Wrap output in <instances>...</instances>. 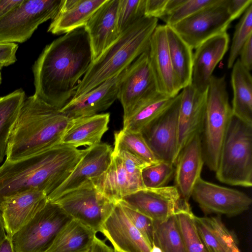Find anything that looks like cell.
Listing matches in <instances>:
<instances>
[{"instance_id": "6da1fadb", "label": "cell", "mask_w": 252, "mask_h": 252, "mask_svg": "<svg viewBox=\"0 0 252 252\" xmlns=\"http://www.w3.org/2000/svg\"><path fill=\"white\" fill-rule=\"evenodd\" d=\"M92 62L84 27L56 39L46 46L33 65L34 94L61 110L74 96Z\"/></svg>"}, {"instance_id": "7a4b0ae2", "label": "cell", "mask_w": 252, "mask_h": 252, "mask_svg": "<svg viewBox=\"0 0 252 252\" xmlns=\"http://www.w3.org/2000/svg\"><path fill=\"white\" fill-rule=\"evenodd\" d=\"M86 149L61 143L0 166V204L18 193L38 189L47 196L69 177Z\"/></svg>"}, {"instance_id": "3957f363", "label": "cell", "mask_w": 252, "mask_h": 252, "mask_svg": "<svg viewBox=\"0 0 252 252\" xmlns=\"http://www.w3.org/2000/svg\"><path fill=\"white\" fill-rule=\"evenodd\" d=\"M72 121L34 94L25 98L9 137L5 160L16 161L61 144Z\"/></svg>"}, {"instance_id": "277c9868", "label": "cell", "mask_w": 252, "mask_h": 252, "mask_svg": "<svg viewBox=\"0 0 252 252\" xmlns=\"http://www.w3.org/2000/svg\"><path fill=\"white\" fill-rule=\"evenodd\" d=\"M158 22L156 18L144 17L122 32L118 39L92 63L72 99L115 76L148 50L150 40Z\"/></svg>"}, {"instance_id": "5b68a950", "label": "cell", "mask_w": 252, "mask_h": 252, "mask_svg": "<svg viewBox=\"0 0 252 252\" xmlns=\"http://www.w3.org/2000/svg\"><path fill=\"white\" fill-rule=\"evenodd\" d=\"M217 179L230 186H252V125L233 115L220 150Z\"/></svg>"}, {"instance_id": "8992f818", "label": "cell", "mask_w": 252, "mask_h": 252, "mask_svg": "<svg viewBox=\"0 0 252 252\" xmlns=\"http://www.w3.org/2000/svg\"><path fill=\"white\" fill-rule=\"evenodd\" d=\"M232 116L225 76L213 75L206 91L205 117L201 136L204 163L213 171L217 169L221 147Z\"/></svg>"}, {"instance_id": "52a82bcc", "label": "cell", "mask_w": 252, "mask_h": 252, "mask_svg": "<svg viewBox=\"0 0 252 252\" xmlns=\"http://www.w3.org/2000/svg\"><path fill=\"white\" fill-rule=\"evenodd\" d=\"M72 220L56 202L48 200L10 238L14 252H46L61 230Z\"/></svg>"}, {"instance_id": "ba28073f", "label": "cell", "mask_w": 252, "mask_h": 252, "mask_svg": "<svg viewBox=\"0 0 252 252\" xmlns=\"http://www.w3.org/2000/svg\"><path fill=\"white\" fill-rule=\"evenodd\" d=\"M63 0H24L0 18V43H23L57 15Z\"/></svg>"}, {"instance_id": "9c48e42d", "label": "cell", "mask_w": 252, "mask_h": 252, "mask_svg": "<svg viewBox=\"0 0 252 252\" xmlns=\"http://www.w3.org/2000/svg\"><path fill=\"white\" fill-rule=\"evenodd\" d=\"M53 202L57 203L72 219L96 233L110 214L116 203L100 192L89 181L64 193Z\"/></svg>"}, {"instance_id": "30bf717a", "label": "cell", "mask_w": 252, "mask_h": 252, "mask_svg": "<svg viewBox=\"0 0 252 252\" xmlns=\"http://www.w3.org/2000/svg\"><path fill=\"white\" fill-rule=\"evenodd\" d=\"M227 4V0H218L171 27L192 50L196 49L208 39L226 32L232 21Z\"/></svg>"}, {"instance_id": "8fae6325", "label": "cell", "mask_w": 252, "mask_h": 252, "mask_svg": "<svg viewBox=\"0 0 252 252\" xmlns=\"http://www.w3.org/2000/svg\"><path fill=\"white\" fill-rule=\"evenodd\" d=\"M158 93L149 62L148 50L124 69L120 80L118 99L123 109V121L140 104Z\"/></svg>"}, {"instance_id": "7c38bea8", "label": "cell", "mask_w": 252, "mask_h": 252, "mask_svg": "<svg viewBox=\"0 0 252 252\" xmlns=\"http://www.w3.org/2000/svg\"><path fill=\"white\" fill-rule=\"evenodd\" d=\"M191 197L204 213L229 217L247 211L252 203L246 193L207 182L201 177L195 183Z\"/></svg>"}, {"instance_id": "4fadbf2b", "label": "cell", "mask_w": 252, "mask_h": 252, "mask_svg": "<svg viewBox=\"0 0 252 252\" xmlns=\"http://www.w3.org/2000/svg\"><path fill=\"white\" fill-rule=\"evenodd\" d=\"M121 200L154 221H163L189 205L185 202L175 186L144 189L124 197Z\"/></svg>"}, {"instance_id": "5bb4252c", "label": "cell", "mask_w": 252, "mask_h": 252, "mask_svg": "<svg viewBox=\"0 0 252 252\" xmlns=\"http://www.w3.org/2000/svg\"><path fill=\"white\" fill-rule=\"evenodd\" d=\"M181 98L180 92L161 117L141 133L159 160L173 164L178 157V123Z\"/></svg>"}, {"instance_id": "9a60e30c", "label": "cell", "mask_w": 252, "mask_h": 252, "mask_svg": "<svg viewBox=\"0 0 252 252\" xmlns=\"http://www.w3.org/2000/svg\"><path fill=\"white\" fill-rule=\"evenodd\" d=\"M86 152L67 179L47 196L53 201L59 196L74 189L104 173L110 164L113 149L106 143L87 147Z\"/></svg>"}, {"instance_id": "2e32d148", "label": "cell", "mask_w": 252, "mask_h": 252, "mask_svg": "<svg viewBox=\"0 0 252 252\" xmlns=\"http://www.w3.org/2000/svg\"><path fill=\"white\" fill-rule=\"evenodd\" d=\"M181 93L178 123V156L191 138L196 134L201 135L206 107V92H200L190 84L183 88Z\"/></svg>"}, {"instance_id": "e0dca14e", "label": "cell", "mask_w": 252, "mask_h": 252, "mask_svg": "<svg viewBox=\"0 0 252 252\" xmlns=\"http://www.w3.org/2000/svg\"><path fill=\"white\" fill-rule=\"evenodd\" d=\"M119 3V0H106L84 27L89 38L93 62L98 58L121 34L117 26Z\"/></svg>"}, {"instance_id": "ac0fdd59", "label": "cell", "mask_w": 252, "mask_h": 252, "mask_svg": "<svg viewBox=\"0 0 252 252\" xmlns=\"http://www.w3.org/2000/svg\"><path fill=\"white\" fill-rule=\"evenodd\" d=\"M149 59L158 92L171 97L178 94L181 90L172 68L165 25H158L151 35Z\"/></svg>"}, {"instance_id": "d6986e66", "label": "cell", "mask_w": 252, "mask_h": 252, "mask_svg": "<svg viewBox=\"0 0 252 252\" xmlns=\"http://www.w3.org/2000/svg\"><path fill=\"white\" fill-rule=\"evenodd\" d=\"M100 232L121 252H150L152 247L133 225L121 205L116 203Z\"/></svg>"}, {"instance_id": "ffe728a7", "label": "cell", "mask_w": 252, "mask_h": 252, "mask_svg": "<svg viewBox=\"0 0 252 252\" xmlns=\"http://www.w3.org/2000/svg\"><path fill=\"white\" fill-rule=\"evenodd\" d=\"M124 70L88 93L72 99L61 111L69 119H74L107 110L118 99L119 82Z\"/></svg>"}, {"instance_id": "44dd1931", "label": "cell", "mask_w": 252, "mask_h": 252, "mask_svg": "<svg viewBox=\"0 0 252 252\" xmlns=\"http://www.w3.org/2000/svg\"><path fill=\"white\" fill-rule=\"evenodd\" d=\"M227 32L215 35L200 44L193 53L191 85L201 93L207 91L213 72L228 49Z\"/></svg>"}, {"instance_id": "7402d4cb", "label": "cell", "mask_w": 252, "mask_h": 252, "mask_svg": "<svg viewBox=\"0 0 252 252\" xmlns=\"http://www.w3.org/2000/svg\"><path fill=\"white\" fill-rule=\"evenodd\" d=\"M47 201V195L44 192L30 189L11 196L0 204V212L6 235L11 238Z\"/></svg>"}, {"instance_id": "603a6c76", "label": "cell", "mask_w": 252, "mask_h": 252, "mask_svg": "<svg viewBox=\"0 0 252 252\" xmlns=\"http://www.w3.org/2000/svg\"><path fill=\"white\" fill-rule=\"evenodd\" d=\"M201 135L196 134L179 154L175 167V186L182 199L189 203L194 186L201 177L204 164Z\"/></svg>"}, {"instance_id": "cb8c5ba5", "label": "cell", "mask_w": 252, "mask_h": 252, "mask_svg": "<svg viewBox=\"0 0 252 252\" xmlns=\"http://www.w3.org/2000/svg\"><path fill=\"white\" fill-rule=\"evenodd\" d=\"M106 0H63L47 32L65 34L84 27L95 11Z\"/></svg>"}, {"instance_id": "d4e9b609", "label": "cell", "mask_w": 252, "mask_h": 252, "mask_svg": "<svg viewBox=\"0 0 252 252\" xmlns=\"http://www.w3.org/2000/svg\"><path fill=\"white\" fill-rule=\"evenodd\" d=\"M109 121L108 113L72 119L71 125L63 137L61 143L76 148L98 144L109 129Z\"/></svg>"}, {"instance_id": "484cf974", "label": "cell", "mask_w": 252, "mask_h": 252, "mask_svg": "<svg viewBox=\"0 0 252 252\" xmlns=\"http://www.w3.org/2000/svg\"><path fill=\"white\" fill-rule=\"evenodd\" d=\"M90 181L96 189L115 203L137 191L130 180L121 158L113 151L110 164L107 170Z\"/></svg>"}, {"instance_id": "4316f807", "label": "cell", "mask_w": 252, "mask_h": 252, "mask_svg": "<svg viewBox=\"0 0 252 252\" xmlns=\"http://www.w3.org/2000/svg\"><path fill=\"white\" fill-rule=\"evenodd\" d=\"M194 219L208 252H240L235 236L220 217L194 216Z\"/></svg>"}, {"instance_id": "83f0119b", "label": "cell", "mask_w": 252, "mask_h": 252, "mask_svg": "<svg viewBox=\"0 0 252 252\" xmlns=\"http://www.w3.org/2000/svg\"><path fill=\"white\" fill-rule=\"evenodd\" d=\"M232 68V115L244 122L252 125V77L251 72L241 64L239 59L236 60Z\"/></svg>"}, {"instance_id": "f1b7e54d", "label": "cell", "mask_w": 252, "mask_h": 252, "mask_svg": "<svg viewBox=\"0 0 252 252\" xmlns=\"http://www.w3.org/2000/svg\"><path fill=\"white\" fill-rule=\"evenodd\" d=\"M175 96L171 97L158 93L140 104L129 116L123 121V128L142 133L167 111L173 103Z\"/></svg>"}, {"instance_id": "f546056e", "label": "cell", "mask_w": 252, "mask_h": 252, "mask_svg": "<svg viewBox=\"0 0 252 252\" xmlns=\"http://www.w3.org/2000/svg\"><path fill=\"white\" fill-rule=\"evenodd\" d=\"M166 25L168 49L176 81L180 90L191 84L192 49L170 26Z\"/></svg>"}, {"instance_id": "4dcf8cb0", "label": "cell", "mask_w": 252, "mask_h": 252, "mask_svg": "<svg viewBox=\"0 0 252 252\" xmlns=\"http://www.w3.org/2000/svg\"><path fill=\"white\" fill-rule=\"evenodd\" d=\"M96 232L72 219L59 232L46 252H79L91 249Z\"/></svg>"}, {"instance_id": "1f68e13d", "label": "cell", "mask_w": 252, "mask_h": 252, "mask_svg": "<svg viewBox=\"0 0 252 252\" xmlns=\"http://www.w3.org/2000/svg\"><path fill=\"white\" fill-rule=\"evenodd\" d=\"M25 99L22 89L0 97V163L6 156L9 137Z\"/></svg>"}, {"instance_id": "d6a6232c", "label": "cell", "mask_w": 252, "mask_h": 252, "mask_svg": "<svg viewBox=\"0 0 252 252\" xmlns=\"http://www.w3.org/2000/svg\"><path fill=\"white\" fill-rule=\"evenodd\" d=\"M153 244L162 252H186L176 213L164 220H154Z\"/></svg>"}, {"instance_id": "836d02e7", "label": "cell", "mask_w": 252, "mask_h": 252, "mask_svg": "<svg viewBox=\"0 0 252 252\" xmlns=\"http://www.w3.org/2000/svg\"><path fill=\"white\" fill-rule=\"evenodd\" d=\"M114 149L125 150L151 165L159 160L153 153L143 135L122 128L114 133Z\"/></svg>"}, {"instance_id": "e575fe53", "label": "cell", "mask_w": 252, "mask_h": 252, "mask_svg": "<svg viewBox=\"0 0 252 252\" xmlns=\"http://www.w3.org/2000/svg\"><path fill=\"white\" fill-rule=\"evenodd\" d=\"M186 252H208L197 230L190 205L176 213Z\"/></svg>"}, {"instance_id": "d590c367", "label": "cell", "mask_w": 252, "mask_h": 252, "mask_svg": "<svg viewBox=\"0 0 252 252\" xmlns=\"http://www.w3.org/2000/svg\"><path fill=\"white\" fill-rule=\"evenodd\" d=\"M252 36V4L245 11L235 27L227 60V67L232 68L242 46Z\"/></svg>"}, {"instance_id": "8d00e7d4", "label": "cell", "mask_w": 252, "mask_h": 252, "mask_svg": "<svg viewBox=\"0 0 252 252\" xmlns=\"http://www.w3.org/2000/svg\"><path fill=\"white\" fill-rule=\"evenodd\" d=\"M174 172V164L162 160L146 166L141 173L145 188L157 189L166 186Z\"/></svg>"}, {"instance_id": "74e56055", "label": "cell", "mask_w": 252, "mask_h": 252, "mask_svg": "<svg viewBox=\"0 0 252 252\" xmlns=\"http://www.w3.org/2000/svg\"><path fill=\"white\" fill-rule=\"evenodd\" d=\"M146 0H119L117 26L120 33L144 16Z\"/></svg>"}, {"instance_id": "f35d334b", "label": "cell", "mask_w": 252, "mask_h": 252, "mask_svg": "<svg viewBox=\"0 0 252 252\" xmlns=\"http://www.w3.org/2000/svg\"><path fill=\"white\" fill-rule=\"evenodd\" d=\"M113 151L121 158L130 180L137 191L145 189L141 173L143 169L150 164L125 150L113 149Z\"/></svg>"}, {"instance_id": "ab89813d", "label": "cell", "mask_w": 252, "mask_h": 252, "mask_svg": "<svg viewBox=\"0 0 252 252\" xmlns=\"http://www.w3.org/2000/svg\"><path fill=\"white\" fill-rule=\"evenodd\" d=\"M217 0H184L179 6L162 20L166 23L165 25L173 26L201 9L216 3Z\"/></svg>"}, {"instance_id": "60d3db41", "label": "cell", "mask_w": 252, "mask_h": 252, "mask_svg": "<svg viewBox=\"0 0 252 252\" xmlns=\"http://www.w3.org/2000/svg\"><path fill=\"white\" fill-rule=\"evenodd\" d=\"M133 225L152 247L154 243V220L132 209L122 200L118 202Z\"/></svg>"}, {"instance_id": "b9f144b4", "label": "cell", "mask_w": 252, "mask_h": 252, "mask_svg": "<svg viewBox=\"0 0 252 252\" xmlns=\"http://www.w3.org/2000/svg\"><path fill=\"white\" fill-rule=\"evenodd\" d=\"M167 0H146L144 16L160 19L164 15Z\"/></svg>"}, {"instance_id": "7bdbcfd3", "label": "cell", "mask_w": 252, "mask_h": 252, "mask_svg": "<svg viewBox=\"0 0 252 252\" xmlns=\"http://www.w3.org/2000/svg\"><path fill=\"white\" fill-rule=\"evenodd\" d=\"M18 44L14 43H0V65L6 66L16 61Z\"/></svg>"}, {"instance_id": "ee69618b", "label": "cell", "mask_w": 252, "mask_h": 252, "mask_svg": "<svg viewBox=\"0 0 252 252\" xmlns=\"http://www.w3.org/2000/svg\"><path fill=\"white\" fill-rule=\"evenodd\" d=\"M251 4L252 0H227V8L232 21L239 17Z\"/></svg>"}, {"instance_id": "f6af8a7d", "label": "cell", "mask_w": 252, "mask_h": 252, "mask_svg": "<svg viewBox=\"0 0 252 252\" xmlns=\"http://www.w3.org/2000/svg\"><path fill=\"white\" fill-rule=\"evenodd\" d=\"M239 56L241 64L251 71L252 68V36L249 38L242 46Z\"/></svg>"}, {"instance_id": "bcb514c9", "label": "cell", "mask_w": 252, "mask_h": 252, "mask_svg": "<svg viewBox=\"0 0 252 252\" xmlns=\"http://www.w3.org/2000/svg\"><path fill=\"white\" fill-rule=\"evenodd\" d=\"M24 0H0V18L15 6L21 3Z\"/></svg>"}, {"instance_id": "7dc6e473", "label": "cell", "mask_w": 252, "mask_h": 252, "mask_svg": "<svg viewBox=\"0 0 252 252\" xmlns=\"http://www.w3.org/2000/svg\"><path fill=\"white\" fill-rule=\"evenodd\" d=\"M91 252H114V250L96 236L91 248Z\"/></svg>"}, {"instance_id": "c3c4849f", "label": "cell", "mask_w": 252, "mask_h": 252, "mask_svg": "<svg viewBox=\"0 0 252 252\" xmlns=\"http://www.w3.org/2000/svg\"><path fill=\"white\" fill-rule=\"evenodd\" d=\"M0 252H14L11 238L7 235L0 243Z\"/></svg>"}, {"instance_id": "681fc988", "label": "cell", "mask_w": 252, "mask_h": 252, "mask_svg": "<svg viewBox=\"0 0 252 252\" xmlns=\"http://www.w3.org/2000/svg\"><path fill=\"white\" fill-rule=\"evenodd\" d=\"M6 236L4 223L0 212V243L6 238Z\"/></svg>"}, {"instance_id": "f907efd6", "label": "cell", "mask_w": 252, "mask_h": 252, "mask_svg": "<svg viewBox=\"0 0 252 252\" xmlns=\"http://www.w3.org/2000/svg\"><path fill=\"white\" fill-rule=\"evenodd\" d=\"M150 252H162L161 250L155 245H153Z\"/></svg>"}, {"instance_id": "816d5d0a", "label": "cell", "mask_w": 252, "mask_h": 252, "mask_svg": "<svg viewBox=\"0 0 252 252\" xmlns=\"http://www.w3.org/2000/svg\"><path fill=\"white\" fill-rule=\"evenodd\" d=\"M2 68V66L0 65V85L1 82V68Z\"/></svg>"}, {"instance_id": "f5cc1de1", "label": "cell", "mask_w": 252, "mask_h": 252, "mask_svg": "<svg viewBox=\"0 0 252 252\" xmlns=\"http://www.w3.org/2000/svg\"><path fill=\"white\" fill-rule=\"evenodd\" d=\"M91 252V249L89 250H85V251H81V252Z\"/></svg>"}, {"instance_id": "db71d44e", "label": "cell", "mask_w": 252, "mask_h": 252, "mask_svg": "<svg viewBox=\"0 0 252 252\" xmlns=\"http://www.w3.org/2000/svg\"><path fill=\"white\" fill-rule=\"evenodd\" d=\"M113 250H114V252H121L118 251H117V250H116L115 249H113Z\"/></svg>"}]
</instances>
